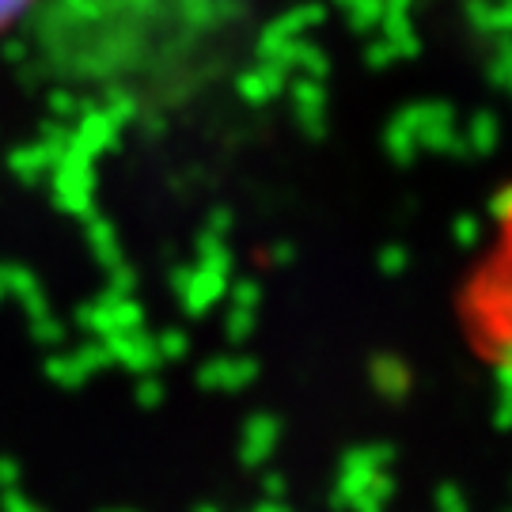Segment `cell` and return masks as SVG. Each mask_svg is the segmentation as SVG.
<instances>
[{
  "mask_svg": "<svg viewBox=\"0 0 512 512\" xmlns=\"http://www.w3.org/2000/svg\"><path fill=\"white\" fill-rule=\"evenodd\" d=\"M23 4H27V0H0V27H4V23H8L12 16H16Z\"/></svg>",
  "mask_w": 512,
  "mask_h": 512,
  "instance_id": "1",
  "label": "cell"
}]
</instances>
